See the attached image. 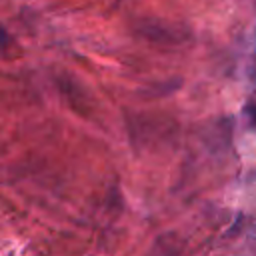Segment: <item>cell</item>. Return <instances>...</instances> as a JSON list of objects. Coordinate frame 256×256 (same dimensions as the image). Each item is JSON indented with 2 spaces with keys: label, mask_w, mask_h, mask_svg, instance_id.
Wrapping results in <instances>:
<instances>
[{
  "label": "cell",
  "mask_w": 256,
  "mask_h": 256,
  "mask_svg": "<svg viewBox=\"0 0 256 256\" xmlns=\"http://www.w3.org/2000/svg\"><path fill=\"white\" fill-rule=\"evenodd\" d=\"M138 32L144 38H148L150 42H156V44H178L186 36L176 26H170V24H164V22H156V20L142 22L138 26Z\"/></svg>",
  "instance_id": "6da1fadb"
},
{
  "label": "cell",
  "mask_w": 256,
  "mask_h": 256,
  "mask_svg": "<svg viewBox=\"0 0 256 256\" xmlns=\"http://www.w3.org/2000/svg\"><path fill=\"white\" fill-rule=\"evenodd\" d=\"M8 44H10V36L4 30V26H0V48H6Z\"/></svg>",
  "instance_id": "7a4b0ae2"
}]
</instances>
